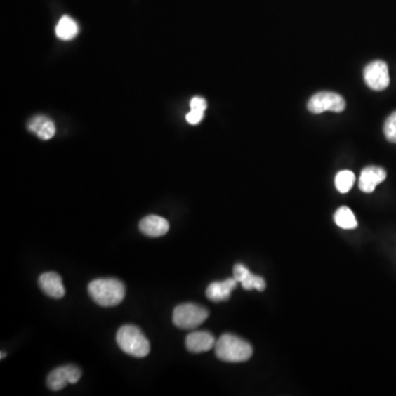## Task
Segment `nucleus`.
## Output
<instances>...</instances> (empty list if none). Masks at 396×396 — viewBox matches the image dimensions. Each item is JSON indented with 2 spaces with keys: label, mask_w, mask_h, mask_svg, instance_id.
<instances>
[{
  "label": "nucleus",
  "mask_w": 396,
  "mask_h": 396,
  "mask_svg": "<svg viewBox=\"0 0 396 396\" xmlns=\"http://www.w3.org/2000/svg\"><path fill=\"white\" fill-rule=\"evenodd\" d=\"M89 296L103 308L117 306L124 301L126 287L117 279H97L88 285Z\"/></svg>",
  "instance_id": "nucleus-1"
},
{
  "label": "nucleus",
  "mask_w": 396,
  "mask_h": 396,
  "mask_svg": "<svg viewBox=\"0 0 396 396\" xmlns=\"http://www.w3.org/2000/svg\"><path fill=\"white\" fill-rule=\"evenodd\" d=\"M251 345L242 338L231 334L221 336L215 345L217 358L225 362H244L251 358Z\"/></svg>",
  "instance_id": "nucleus-2"
},
{
  "label": "nucleus",
  "mask_w": 396,
  "mask_h": 396,
  "mask_svg": "<svg viewBox=\"0 0 396 396\" xmlns=\"http://www.w3.org/2000/svg\"><path fill=\"white\" fill-rule=\"evenodd\" d=\"M116 338L119 348L129 356L145 358L150 352V343L145 334L136 326H122L118 330Z\"/></svg>",
  "instance_id": "nucleus-3"
},
{
  "label": "nucleus",
  "mask_w": 396,
  "mask_h": 396,
  "mask_svg": "<svg viewBox=\"0 0 396 396\" xmlns=\"http://www.w3.org/2000/svg\"><path fill=\"white\" fill-rule=\"evenodd\" d=\"M209 310L199 305L186 303L178 305L173 312V323L180 329L192 330L209 318Z\"/></svg>",
  "instance_id": "nucleus-4"
},
{
  "label": "nucleus",
  "mask_w": 396,
  "mask_h": 396,
  "mask_svg": "<svg viewBox=\"0 0 396 396\" xmlns=\"http://www.w3.org/2000/svg\"><path fill=\"white\" fill-rule=\"evenodd\" d=\"M308 110L312 114L325 112H341L345 110V99L336 93L322 92L314 95L308 104Z\"/></svg>",
  "instance_id": "nucleus-5"
},
{
  "label": "nucleus",
  "mask_w": 396,
  "mask_h": 396,
  "mask_svg": "<svg viewBox=\"0 0 396 396\" xmlns=\"http://www.w3.org/2000/svg\"><path fill=\"white\" fill-rule=\"evenodd\" d=\"M81 376V369L77 366H63L56 368L48 374L46 384L52 391H60L64 389L66 384H75Z\"/></svg>",
  "instance_id": "nucleus-6"
},
{
  "label": "nucleus",
  "mask_w": 396,
  "mask_h": 396,
  "mask_svg": "<svg viewBox=\"0 0 396 396\" xmlns=\"http://www.w3.org/2000/svg\"><path fill=\"white\" fill-rule=\"evenodd\" d=\"M366 84L374 91H383L390 84L389 67L385 62L376 61L364 69Z\"/></svg>",
  "instance_id": "nucleus-7"
},
{
  "label": "nucleus",
  "mask_w": 396,
  "mask_h": 396,
  "mask_svg": "<svg viewBox=\"0 0 396 396\" xmlns=\"http://www.w3.org/2000/svg\"><path fill=\"white\" fill-rule=\"evenodd\" d=\"M234 277L240 283L246 291L257 290L262 292L265 290V281L263 277L254 275L244 264H236L234 267Z\"/></svg>",
  "instance_id": "nucleus-8"
},
{
  "label": "nucleus",
  "mask_w": 396,
  "mask_h": 396,
  "mask_svg": "<svg viewBox=\"0 0 396 396\" xmlns=\"http://www.w3.org/2000/svg\"><path fill=\"white\" fill-rule=\"evenodd\" d=\"M185 345L190 352H206L215 348L216 339L209 331H193L186 337Z\"/></svg>",
  "instance_id": "nucleus-9"
},
{
  "label": "nucleus",
  "mask_w": 396,
  "mask_h": 396,
  "mask_svg": "<svg viewBox=\"0 0 396 396\" xmlns=\"http://www.w3.org/2000/svg\"><path fill=\"white\" fill-rule=\"evenodd\" d=\"M386 172L378 166H368L363 169L359 180V187L364 193H372L378 184L385 180Z\"/></svg>",
  "instance_id": "nucleus-10"
},
{
  "label": "nucleus",
  "mask_w": 396,
  "mask_h": 396,
  "mask_svg": "<svg viewBox=\"0 0 396 396\" xmlns=\"http://www.w3.org/2000/svg\"><path fill=\"white\" fill-rule=\"evenodd\" d=\"M39 285L41 290L52 298H62L65 295L62 277L55 272H46L40 275Z\"/></svg>",
  "instance_id": "nucleus-11"
},
{
  "label": "nucleus",
  "mask_w": 396,
  "mask_h": 396,
  "mask_svg": "<svg viewBox=\"0 0 396 396\" xmlns=\"http://www.w3.org/2000/svg\"><path fill=\"white\" fill-rule=\"evenodd\" d=\"M139 229L145 236L157 238V237L168 234L170 225H169V221L163 217L150 215L140 221Z\"/></svg>",
  "instance_id": "nucleus-12"
},
{
  "label": "nucleus",
  "mask_w": 396,
  "mask_h": 396,
  "mask_svg": "<svg viewBox=\"0 0 396 396\" xmlns=\"http://www.w3.org/2000/svg\"><path fill=\"white\" fill-rule=\"evenodd\" d=\"M238 282L235 277L227 279L223 282H213L206 290V296L211 302L220 303L228 301L231 292L236 289Z\"/></svg>",
  "instance_id": "nucleus-13"
},
{
  "label": "nucleus",
  "mask_w": 396,
  "mask_h": 396,
  "mask_svg": "<svg viewBox=\"0 0 396 396\" xmlns=\"http://www.w3.org/2000/svg\"><path fill=\"white\" fill-rule=\"evenodd\" d=\"M29 130L41 140H50L55 135L54 122L46 116H37L29 122Z\"/></svg>",
  "instance_id": "nucleus-14"
},
{
  "label": "nucleus",
  "mask_w": 396,
  "mask_h": 396,
  "mask_svg": "<svg viewBox=\"0 0 396 396\" xmlns=\"http://www.w3.org/2000/svg\"><path fill=\"white\" fill-rule=\"evenodd\" d=\"M55 33L58 38L61 40H72L79 33V26L77 21L72 19L69 15H63L60 19L59 23L56 25Z\"/></svg>",
  "instance_id": "nucleus-15"
},
{
  "label": "nucleus",
  "mask_w": 396,
  "mask_h": 396,
  "mask_svg": "<svg viewBox=\"0 0 396 396\" xmlns=\"http://www.w3.org/2000/svg\"><path fill=\"white\" fill-rule=\"evenodd\" d=\"M335 223L343 229H355L358 226L355 213L348 207H341L335 213Z\"/></svg>",
  "instance_id": "nucleus-16"
},
{
  "label": "nucleus",
  "mask_w": 396,
  "mask_h": 396,
  "mask_svg": "<svg viewBox=\"0 0 396 396\" xmlns=\"http://www.w3.org/2000/svg\"><path fill=\"white\" fill-rule=\"evenodd\" d=\"M355 182H356V176L351 171H341L336 176V187L341 193H348L351 188H352Z\"/></svg>",
  "instance_id": "nucleus-17"
},
{
  "label": "nucleus",
  "mask_w": 396,
  "mask_h": 396,
  "mask_svg": "<svg viewBox=\"0 0 396 396\" xmlns=\"http://www.w3.org/2000/svg\"><path fill=\"white\" fill-rule=\"evenodd\" d=\"M384 135L390 143H396V112L386 119L384 124Z\"/></svg>",
  "instance_id": "nucleus-18"
},
{
  "label": "nucleus",
  "mask_w": 396,
  "mask_h": 396,
  "mask_svg": "<svg viewBox=\"0 0 396 396\" xmlns=\"http://www.w3.org/2000/svg\"><path fill=\"white\" fill-rule=\"evenodd\" d=\"M204 112H198V110H191V112L186 114V121L191 125H197L203 120Z\"/></svg>",
  "instance_id": "nucleus-19"
},
{
  "label": "nucleus",
  "mask_w": 396,
  "mask_h": 396,
  "mask_svg": "<svg viewBox=\"0 0 396 396\" xmlns=\"http://www.w3.org/2000/svg\"><path fill=\"white\" fill-rule=\"evenodd\" d=\"M207 108V103L202 97H194L191 100V110H198V112H205Z\"/></svg>",
  "instance_id": "nucleus-20"
},
{
  "label": "nucleus",
  "mask_w": 396,
  "mask_h": 396,
  "mask_svg": "<svg viewBox=\"0 0 396 396\" xmlns=\"http://www.w3.org/2000/svg\"><path fill=\"white\" fill-rule=\"evenodd\" d=\"M5 357H6V355H5V353H4V352H3V353H1V359H4V358H5Z\"/></svg>",
  "instance_id": "nucleus-21"
}]
</instances>
